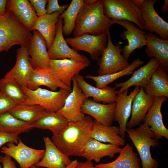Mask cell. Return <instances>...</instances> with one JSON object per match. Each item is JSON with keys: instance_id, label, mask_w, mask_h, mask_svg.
<instances>
[{"instance_id": "1", "label": "cell", "mask_w": 168, "mask_h": 168, "mask_svg": "<svg viewBox=\"0 0 168 168\" xmlns=\"http://www.w3.org/2000/svg\"><path fill=\"white\" fill-rule=\"evenodd\" d=\"M93 123V120L88 115L80 120L69 121L60 133L53 135L51 139L61 152L69 157L81 156L91 138Z\"/></svg>"}, {"instance_id": "2", "label": "cell", "mask_w": 168, "mask_h": 168, "mask_svg": "<svg viewBox=\"0 0 168 168\" xmlns=\"http://www.w3.org/2000/svg\"><path fill=\"white\" fill-rule=\"evenodd\" d=\"M78 14L74 37L85 34L99 35L109 29L114 20L104 14L103 0H85Z\"/></svg>"}, {"instance_id": "3", "label": "cell", "mask_w": 168, "mask_h": 168, "mask_svg": "<svg viewBox=\"0 0 168 168\" xmlns=\"http://www.w3.org/2000/svg\"><path fill=\"white\" fill-rule=\"evenodd\" d=\"M32 35L11 11L6 9L0 15V53L16 44L27 47Z\"/></svg>"}, {"instance_id": "4", "label": "cell", "mask_w": 168, "mask_h": 168, "mask_svg": "<svg viewBox=\"0 0 168 168\" xmlns=\"http://www.w3.org/2000/svg\"><path fill=\"white\" fill-rule=\"evenodd\" d=\"M126 132L139 155L142 168H158V162L152 157L150 148L156 147L159 143L150 128L142 124L135 128H127Z\"/></svg>"}, {"instance_id": "5", "label": "cell", "mask_w": 168, "mask_h": 168, "mask_svg": "<svg viewBox=\"0 0 168 168\" xmlns=\"http://www.w3.org/2000/svg\"><path fill=\"white\" fill-rule=\"evenodd\" d=\"M23 92L27 97L25 105H37L45 110L57 112L64 105L65 100L71 91L60 88L53 91L39 87L31 90L26 87L21 86Z\"/></svg>"}, {"instance_id": "6", "label": "cell", "mask_w": 168, "mask_h": 168, "mask_svg": "<svg viewBox=\"0 0 168 168\" xmlns=\"http://www.w3.org/2000/svg\"><path fill=\"white\" fill-rule=\"evenodd\" d=\"M103 10L108 18L133 22L143 30L145 23L140 9L133 0H103Z\"/></svg>"}, {"instance_id": "7", "label": "cell", "mask_w": 168, "mask_h": 168, "mask_svg": "<svg viewBox=\"0 0 168 168\" xmlns=\"http://www.w3.org/2000/svg\"><path fill=\"white\" fill-rule=\"evenodd\" d=\"M106 32L108 38L106 47L97 60L99 67L98 76L116 72L130 64L121 54L123 50L120 43L114 45L111 38L109 29Z\"/></svg>"}, {"instance_id": "8", "label": "cell", "mask_w": 168, "mask_h": 168, "mask_svg": "<svg viewBox=\"0 0 168 168\" xmlns=\"http://www.w3.org/2000/svg\"><path fill=\"white\" fill-rule=\"evenodd\" d=\"M7 143L1 147V152L15 160L20 168H30L35 165L43 157L44 149H37L25 145L19 138L18 142Z\"/></svg>"}, {"instance_id": "9", "label": "cell", "mask_w": 168, "mask_h": 168, "mask_svg": "<svg viewBox=\"0 0 168 168\" xmlns=\"http://www.w3.org/2000/svg\"><path fill=\"white\" fill-rule=\"evenodd\" d=\"M65 40L72 48L87 52L93 59L97 60L105 49L108 41L106 31L99 35L85 34Z\"/></svg>"}, {"instance_id": "10", "label": "cell", "mask_w": 168, "mask_h": 168, "mask_svg": "<svg viewBox=\"0 0 168 168\" xmlns=\"http://www.w3.org/2000/svg\"><path fill=\"white\" fill-rule=\"evenodd\" d=\"M63 20L59 17L55 37L48 50L50 59H71L89 65L90 61L86 56L80 54L77 51L69 47L63 37Z\"/></svg>"}, {"instance_id": "11", "label": "cell", "mask_w": 168, "mask_h": 168, "mask_svg": "<svg viewBox=\"0 0 168 168\" xmlns=\"http://www.w3.org/2000/svg\"><path fill=\"white\" fill-rule=\"evenodd\" d=\"M157 0H143L139 7L145 23L144 29L157 34L161 39L168 40V23L156 12L154 5Z\"/></svg>"}, {"instance_id": "12", "label": "cell", "mask_w": 168, "mask_h": 168, "mask_svg": "<svg viewBox=\"0 0 168 168\" xmlns=\"http://www.w3.org/2000/svg\"><path fill=\"white\" fill-rule=\"evenodd\" d=\"M72 88L66 98L63 107L56 112L68 121L82 119L85 116L81 111L83 104L86 99L75 76L72 79Z\"/></svg>"}, {"instance_id": "13", "label": "cell", "mask_w": 168, "mask_h": 168, "mask_svg": "<svg viewBox=\"0 0 168 168\" xmlns=\"http://www.w3.org/2000/svg\"><path fill=\"white\" fill-rule=\"evenodd\" d=\"M113 20L114 24L119 25L126 29L120 34V36L123 40H127L128 42V44L122 48V55L128 61L130 54L135 50L142 49L143 46H146L145 36L146 32L136 27L131 22L125 20Z\"/></svg>"}, {"instance_id": "14", "label": "cell", "mask_w": 168, "mask_h": 168, "mask_svg": "<svg viewBox=\"0 0 168 168\" xmlns=\"http://www.w3.org/2000/svg\"><path fill=\"white\" fill-rule=\"evenodd\" d=\"M140 88L136 86L129 95L128 90H126L118 93L117 96L114 121L118 122L120 135L123 138L125 136L127 124L131 114L133 101L139 91Z\"/></svg>"}, {"instance_id": "15", "label": "cell", "mask_w": 168, "mask_h": 168, "mask_svg": "<svg viewBox=\"0 0 168 168\" xmlns=\"http://www.w3.org/2000/svg\"><path fill=\"white\" fill-rule=\"evenodd\" d=\"M34 69L27 47L21 46L16 51L14 66L4 77L15 80L21 86L27 87L29 78Z\"/></svg>"}, {"instance_id": "16", "label": "cell", "mask_w": 168, "mask_h": 168, "mask_svg": "<svg viewBox=\"0 0 168 168\" xmlns=\"http://www.w3.org/2000/svg\"><path fill=\"white\" fill-rule=\"evenodd\" d=\"M88 66L71 59H50L48 67L63 83L71 88L73 77Z\"/></svg>"}, {"instance_id": "17", "label": "cell", "mask_w": 168, "mask_h": 168, "mask_svg": "<svg viewBox=\"0 0 168 168\" xmlns=\"http://www.w3.org/2000/svg\"><path fill=\"white\" fill-rule=\"evenodd\" d=\"M41 86H45L53 91H57L58 88L72 90L71 87L63 83L48 67L34 68L30 76L27 87L35 90Z\"/></svg>"}, {"instance_id": "18", "label": "cell", "mask_w": 168, "mask_h": 168, "mask_svg": "<svg viewBox=\"0 0 168 168\" xmlns=\"http://www.w3.org/2000/svg\"><path fill=\"white\" fill-rule=\"evenodd\" d=\"M165 96L155 97L154 101L146 115L143 124L148 126L156 140L164 137L168 139V129L165 126L161 112L162 105L167 99Z\"/></svg>"}, {"instance_id": "19", "label": "cell", "mask_w": 168, "mask_h": 168, "mask_svg": "<svg viewBox=\"0 0 168 168\" xmlns=\"http://www.w3.org/2000/svg\"><path fill=\"white\" fill-rule=\"evenodd\" d=\"M27 47L34 68H44L49 67V57L46 42L37 30H34Z\"/></svg>"}, {"instance_id": "20", "label": "cell", "mask_w": 168, "mask_h": 168, "mask_svg": "<svg viewBox=\"0 0 168 168\" xmlns=\"http://www.w3.org/2000/svg\"><path fill=\"white\" fill-rule=\"evenodd\" d=\"M116 103L104 104L96 102L89 99L84 101L82 112L95 119L99 123L106 126H112Z\"/></svg>"}, {"instance_id": "21", "label": "cell", "mask_w": 168, "mask_h": 168, "mask_svg": "<svg viewBox=\"0 0 168 168\" xmlns=\"http://www.w3.org/2000/svg\"><path fill=\"white\" fill-rule=\"evenodd\" d=\"M75 77L86 99L92 97L94 101L102 102L104 104L115 102L118 90H116L115 87L107 86L102 88H98L87 82L82 75L78 74Z\"/></svg>"}, {"instance_id": "22", "label": "cell", "mask_w": 168, "mask_h": 168, "mask_svg": "<svg viewBox=\"0 0 168 168\" xmlns=\"http://www.w3.org/2000/svg\"><path fill=\"white\" fill-rule=\"evenodd\" d=\"M44 156L35 165L39 167L65 168L71 162L69 156L61 152L48 137H44Z\"/></svg>"}, {"instance_id": "23", "label": "cell", "mask_w": 168, "mask_h": 168, "mask_svg": "<svg viewBox=\"0 0 168 168\" xmlns=\"http://www.w3.org/2000/svg\"><path fill=\"white\" fill-rule=\"evenodd\" d=\"M160 64L157 59L152 58L146 64L133 72L132 77L129 79L123 82L114 83L116 88H120L118 90V93L128 89L133 86L144 89Z\"/></svg>"}, {"instance_id": "24", "label": "cell", "mask_w": 168, "mask_h": 168, "mask_svg": "<svg viewBox=\"0 0 168 168\" xmlns=\"http://www.w3.org/2000/svg\"><path fill=\"white\" fill-rule=\"evenodd\" d=\"M155 98V97L147 94L143 88H140L133 101L131 117L127 124L126 128H134L143 121Z\"/></svg>"}, {"instance_id": "25", "label": "cell", "mask_w": 168, "mask_h": 168, "mask_svg": "<svg viewBox=\"0 0 168 168\" xmlns=\"http://www.w3.org/2000/svg\"><path fill=\"white\" fill-rule=\"evenodd\" d=\"M122 150L120 146L111 144H105L90 138L88 141L81 156L86 160L100 162L103 158L109 156L111 158L119 153Z\"/></svg>"}, {"instance_id": "26", "label": "cell", "mask_w": 168, "mask_h": 168, "mask_svg": "<svg viewBox=\"0 0 168 168\" xmlns=\"http://www.w3.org/2000/svg\"><path fill=\"white\" fill-rule=\"evenodd\" d=\"M6 9L12 12L16 18L29 30L31 31L33 30L38 16L29 1L7 0Z\"/></svg>"}, {"instance_id": "27", "label": "cell", "mask_w": 168, "mask_h": 168, "mask_svg": "<svg viewBox=\"0 0 168 168\" xmlns=\"http://www.w3.org/2000/svg\"><path fill=\"white\" fill-rule=\"evenodd\" d=\"M145 36L147 44L145 50L146 55L157 59L161 66L168 72V40L159 38L150 32L146 33Z\"/></svg>"}, {"instance_id": "28", "label": "cell", "mask_w": 168, "mask_h": 168, "mask_svg": "<svg viewBox=\"0 0 168 168\" xmlns=\"http://www.w3.org/2000/svg\"><path fill=\"white\" fill-rule=\"evenodd\" d=\"M90 137L102 142H108L119 146H124L125 142L124 138L120 135L119 127L106 126L95 119Z\"/></svg>"}, {"instance_id": "29", "label": "cell", "mask_w": 168, "mask_h": 168, "mask_svg": "<svg viewBox=\"0 0 168 168\" xmlns=\"http://www.w3.org/2000/svg\"><path fill=\"white\" fill-rule=\"evenodd\" d=\"M63 13L55 12L38 16L33 28L38 30L44 39L47 48L50 47L55 36L57 24L60 16Z\"/></svg>"}, {"instance_id": "30", "label": "cell", "mask_w": 168, "mask_h": 168, "mask_svg": "<svg viewBox=\"0 0 168 168\" xmlns=\"http://www.w3.org/2000/svg\"><path fill=\"white\" fill-rule=\"evenodd\" d=\"M148 95L155 97H168V75L160 64L143 89Z\"/></svg>"}, {"instance_id": "31", "label": "cell", "mask_w": 168, "mask_h": 168, "mask_svg": "<svg viewBox=\"0 0 168 168\" xmlns=\"http://www.w3.org/2000/svg\"><path fill=\"white\" fill-rule=\"evenodd\" d=\"M119 154L112 162L95 166L100 168H141L140 159L130 145L126 144Z\"/></svg>"}, {"instance_id": "32", "label": "cell", "mask_w": 168, "mask_h": 168, "mask_svg": "<svg viewBox=\"0 0 168 168\" xmlns=\"http://www.w3.org/2000/svg\"><path fill=\"white\" fill-rule=\"evenodd\" d=\"M69 121L56 112L45 110L42 116L33 123L34 128L50 131L53 135L60 133Z\"/></svg>"}, {"instance_id": "33", "label": "cell", "mask_w": 168, "mask_h": 168, "mask_svg": "<svg viewBox=\"0 0 168 168\" xmlns=\"http://www.w3.org/2000/svg\"><path fill=\"white\" fill-rule=\"evenodd\" d=\"M144 62L139 58L134 59L129 65L124 69L116 72L101 76H94L87 75L86 78L93 80L96 83V87L98 88L104 87L120 77L132 74L134 70L142 65Z\"/></svg>"}, {"instance_id": "34", "label": "cell", "mask_w": 168, "mask_h": 168, "mask_svg": "<svg viewBox=\"0 0 168 168\" xmlns=\"http://www.w3.org/2000/svg\"><path fill=\"white\" fill-rule=\"evenodd\" d=\"M45 110L37 105H18L9 112L13 116L25 122L32 124L40 118Z\"/></svg>"}, {"instance_id": "35", "label": "cell", "mask_w": 168, "mask_h": 168, "mask_svg": "<svg viewBox=\"0 0 168 168\" xmlns=\"http://www.w3.org/2000/svg\"><path fill=\"white\" fill-rule=\"evenodd\" d=\"M34 128L32 124L25 122L12 115L9 112L0 114V131L19 135Z\"/></svg>"}, {"instance_id": "36", "label": "cell", "mask_w": 168, "mask_h": 168, "mask_svg": "<svg viewBox=\"0 0 168 168\" xmlns=\"http://www.w3.org/2000/svg\"><path fill=\"white\" fill-rule=\"evenodd\" d=\"M84 4L83 0H72L59 17L63 20V34L69 35L73 32L78 13Z\"/></svg>"}, {"instance_id": "37", "label": "cell", "mask_w": 168, "mask_h": 168, "mask_svg": "<svg viewBox=\"0 0 168 168\" xmlns=\"http://www.w3.org/2000/svg\"><path fill=\"white\" fill-rule=\"evenodd\" d=\"M20 86L15 80L4 77L0 79V91L12 100L16 105L24 104L27 97Z\"/></svg>"}, {"instance_id": "38", "label": "cell", "mask_w": 168, "mask_h": 168, "mask_svg": "<svg viewBox=\"0 0 168 168\" xmlns=\"http://www.w3.org/2000/svg\"><path fill=\"white\" fill-rule=\"evenodd\" d=\"M16 105L12 100L0 91V114L9 112Z\"/></svg>"}, {"instance_id": "39", "label": "cell", "mask_w": 168, "mask_h": 168, "mask_svg": "<svg viewBox=\"0 0 168 168\" xmlns=\"http://www.w3.org/2000/svg\"><path fill=\"white\" fill-rule=\"evenodd\" d=\"M29 1L38 16H40L46 14L45 6L48 0H30Z\"/></svg>"}, {"instance_id": "40", "label": "cell", "mask_w": 168, "mask_h": 168, "mask_svg": "<svg viewBox=\"0 0 168 168\" xmlns=\"http://www.w3.org/2000/svg\"><path fill=\"white\" fill-rule=\"evenodd\" d=\"M46 10V14H51L55 12L63 13L68 7V4L60 6L58 0H48Z\"/></svg>"}, {"instance_id": "41", "label": "cell", "mask_w": 168, "mask_h": 168, "mask_svg": "<svg viewBox=\"0 0 168 168\" xmlns=\"http://www.w3.org/2000/svg\"><path fill=\"white\" fill-rule=\"evenodd\" d=\"M18 135L5 133L0 131V147L9 142L16 144L18 142Z\"/></svg>"}, {"instance_id": "42", "label": "cell", "mask_w": 168, "mask_h": 168, "mask_svg": "<svg viewBox=\"0 0 168 168\" xmlns=\"http://www.w3.org/2000/svg\"><path fill=\"white\" fill-rule=\"evenodd\" d=\"M0 162L2 163L3 168H16V164L12 159L10 156L5 155L4 156H0Z\"/></svg>"}, {"instance_id": "43", "label": "cell", "mask_w": 168, "mask_h": 168, "mask_svg": "<svg viewBox=\"0 0 168 168\" xmlns=\"http://www.w3.org/2000/svg\"><path fill=\"white\" fill-rule=\"evenodd\" d=\"M76 168H100L94 165L92 161L86 160L78 162Z\"/></svg>"}, {"instance_id": "44", "label": "cell", "mask_w": 168, "mask_h": 168, "mask_svg": "<svg viewBox=\"0 0 168 168\" xmlns=\"http://www.w3.org/2000/svg\"><path fill=\"white\" fill-rule=\"evenodd\" d=\"M7 0H0V15H3L6 9Z\"/></svg>"}, {"instance_id": "45", "label": "cell", "mask_w": 168, "mask_h": 168, "mask_svg": "<svg viewBox=\"0 0 168 168\" xmlns=\"http://www.w3.org/2000/svg\"><path fill=\"white\" fill-rule=\"evenodd\" d=\"M161 10L163 13H165L168 11V0H165L163 5L162 6Z\"/></svg>"}, {"instance_id": "46", "label": "cell", "mask_w": 168, "mask_h": 168, "mask_svg": "<svg viewBox=\"0 0 168 168\" xmlns=\"http://www.w3.org/2000/svg\"><path fill=\"white\" fill-rule=\"evenodd\" d=\"M78 161L77 160L71 161L65 168H76Z\"/></svg>"}, {"instance_id": "47", "label": "cell", "mask_w": 168, "mask_h": 168, "mask_svg": "<svg viewBox=\"0 0 168 168\" xmlns=\"http://www.w3.org/2000/svg\"><path fill=\"white\" fill-rule=\"evenodd\" d=\"M30 168H40L36 166L35 165H33L31 166Z\"/></svg>"}, {"instance_id": "48", "label": "cell", "mask_w": 168, "mask_h": 168, "mask_svg": "<svg viewBox=\"0 0 168 168\" xmlns=\"http://www.w3.org/2000/svg\"><path fill=\"white\" fill-rule=\"evenodd\" d=\"M0 168H3L2 167H1V165H0Z\"/></svg>"}]
</instances>
